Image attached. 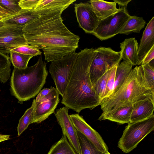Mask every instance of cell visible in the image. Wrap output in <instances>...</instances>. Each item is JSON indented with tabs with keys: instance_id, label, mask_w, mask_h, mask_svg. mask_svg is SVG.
I'll list each match as a JSON object with an SVG mask.
<instances>
[{
	"instance_id": "obj_1",
	"label": "cell",
	"mask_w": 154,
	"mask_h": 154,
	"mask_svg": "<svg viewBox=\"0 0 154 154\" xmlns=\"http://www.w3.org/2000/svg\"><path fill=\"white\" fill-rule=\"evenodd\" d=\"M61 15L56 12L40 16L23 28L28 44L42 50L48 62L71 54L78 47L79 37L68 29Z\"/></svg>"
},
{
	"instance_id": "obj_2",
	"label": "cell",
	"mask_w": 154,
	"mask_h": 154,
	"mask_svg": "<svg viewBox=\"0 0 154 154\" xmlns=\"http://www.w3.org/2000/svg\"><path fill=\"white\" fill-rule=\"evenodd\" d=\"M78 53L61 103L79 113L85 109H94L100 105V100L94 91L89 75L95 49L85 48Z\"/></svg>"
},
{
	"instance_id": "obj_3",
	"label": "cell",
	"mask_w": 154,
	"mask_h": 154,
	"mask_svg": "<svg viewBox=\"0 0 154 154\" xmlns=\"http://www.w3.org/2000/svg\"><path fill=\"white\" fill-rule=\"evenodd\" d=\"M146 98L154 100V91L145 85L141 66H136L115 93L101 100L100 105L102 112L98 119L102 121L104 117L120 108Z\"/></svg>"
},
{
	"instance_id": "obj_4",
	"label": "cell",
	"mask_w": 154,
	"mask_h": 154,
	"mask_svg": "<svg viewBox=\"0 0 154 154\" xmlns=\"http://www.w3.org/2000/svg\"><path fill=\"white\" fill-rule=\"evenodd\" d=\"M48 73L41 55L32 66L23 69L14 68L10 83L12 95L21 102L34 97L45 84Z\"/></svg>"
},
{
	"instance_id": "obj_5",
	"label": "cell",
	"mask_w": 154,
	"mask_h": 154,
	"mask_svg": "<svg viewBox=\"0 0 154 154\" xmlns=\"http://www.w3.org/2000/svg\"><path fill=\"white\" fill-rule=\"evenodd\" d=\"M118 143V147L128 153L136 148L138 143L154 129V115L146 119L129 123Z\"/></svg>"
},
{
	"instance_id": "obj_6",
	"label": "cell",
	"mask_w": 154,
	"mask_h": 154,
	"mask_svg": "<svg viewBox=\"0 0 154 154\" xmlns=\"http://www.w3.org/2000/svg\"><path fill=\"white\" fill-rule=\"evenodd\" d=\"M96 54L91 65L89 75L92 85L107 71L119 64L122 60L121 52L110 48H95Z\"/></svg>"
},
{
	"instance_id": "obj_7",
	"label": "cell",
	"mask_w": 154,
	"mask_h": 154,
	"mask_svg": "<svg viewBox=\"0 0 154 154\" xmlns=\"http://www.w3.org/2000/svg\"><path fill=\"white\" fill-rule=\"evenodd\" d=\"M78 56V53L75 52L52 61L50 64L49 72L54 82L56 89L62 96L69 82Z\"/></svg>"
},
{
	"instance_id": "obj_8",
	"label": "cell",
	"mask_w": 154,
	"mask_h": 154,
	"mask_svg": "<svg viewBox=\"0 0 154 154\" xmlns=\"http://www.w3.org/2000/svg\"><path fill=\"white\" fill-rule=\"evenodd\" d=\"M130 16L127 8H119L115 14L99 20L92 34L101 40L112 38L120 33Z\"/></svg>"
},
{
	"instance_id": "obj_9",
	"label": "cell",
	"mask_w": 154,
	"mask_h": 154,
	"mask_svg": "<svg viewBox=\"0 0 154 154\" xmlns=\"http://www.w3.org/2000/svg\"><path fill=\"white\" fill-rule=\"evenodd\" d=\"M23 26L5 24L0 27V52L8 54L15 48L28 45L23 36Z\"/></svg>"
},
{
	"instance_id": "obj_10",
	"label": "cell",
	"mask_w": 154,
	"mask_h": 154,
	"mask_svg": "<svg viewBox=\"0 0 154 154\" xmlns=\"http://www.w3.org/2000/svg\"><path fill=\"white\" fill-rule=\"evenodd\" d=\"M59 94L56 88L54 87L48 95L38 101H35L32 123H40L54 113L60 101Z\"/></svg>"
},
{
	"instance_id": "obj_11",
	"label": "cell",
	"mask_w": 154,
	"mask_h": 154,
	"mask_svg": "<svg viewBox=\"0 0 154 154\" xmlns=\"http://www.w3.org/2000/svg\"><path fill=\"white\" fill-rule=\"evenodd\" d=\"M69 109L66 106L57 109L54 113L63 132L78 154H81L77 131L68 114Z\"/></svg>"
},
{
	"instance_id": "obj_12",
	"label": "cell",
	"mask_w": 154,
	"mask_h": 154,
	"mask_svg": "<svg viewBox=\"0 0 154 154\" xmlns=\"http://www.w3.org/2000/svg\"><path fill=\"white\" fill-rule=\"evenodd\" d=\"M74 9L80 27L86 33L92 34L97 27L99 20L91 4L88 2L75 3Z\"/></svg>"
},
{
	"instance_id": "obj_13",
	"label": "cell",
	"mask_w": 154,
	"mask_h": 154,
	"mask_svg": "<svg viewBox=\"0 0 154 154\" xmlns=\"http://www.w3.org/2000/svg\"><path fill=\"white\" fill-rule=\"evenodd\" d=\"M76 130L83 134L94 146L103 152L107 153L108 148L102 137L85 121L78 113L69 115Z\"/></svg>"
},
{
	"instance_id": "obj_14",
	"label": "cell",
	"mask_w": 154,
	"mask_h": 154,
	"mask_svg": "<svg viewBox=\"0 0 154 154\" xmlns=\"http://www.w3.org/2000/svg\"><path fill=\"white\" fill-rule=\"evenodd\" d=\"M154 100L146 98L132 104L130 122L142 121L154 115Z\"/></svg>"
},
{
	"instance_id": "obj_15",
	"label": "cell",
	"mask_w": 154,
	"mask_h": 154,
	"mask_svg": "<svg viewBox=\"0 0 154 154\" xmlns=\"http://www.w3.org/2000/svg\"><path fill=\"white\" fill-rule=\"evenodd\" d=\"M75 0H40L35 9L33 10L40 16L53 13L63 12Z\"/></svg>"
},
{
	"instance_id": "obj_16",
	"label": "cell",
	"mask_w": 154,
	"mask_h": 154,
	"mask_svg": "<svg viewBox=\"0 0 154 154\" xmlns=\"http://www.w3.org/2000/svg\"><path fill=\"white\" fill-rule=\"evenodd\" d=\"M154 46V17L147 23L144 30L138 47V62L141 65L148 52Z\"/></svg>"
},
{
	"instance_id": "obj_17",
	"label": "cell",
	"mask_w": 154,
	"mask_h": 154,
	"mask_svg": "<svg viewBox=\"0 0 154 154\" xmlns=\"http://www.w3.org/2000/svg\"><path fill=\"white\" fill-rule=\"evenodd\" d=\"M40 16L33 10L21 9L15 13L4 17L1 21L4 24L24 26Z\"/></svg>"
},
{
	"instance_id": "obj_18",
	"label": "cell",
	"mask_w": 154,
	"mask_h": 154,
	"mask_svg": "<svg viewBox=\"0 0 154 154\" xmlns=\"http://www.w3.org/2000/svg\"><path fill=\"white\" fill-rule=\"evenodd\" d=\"M122 59L129 62L133 66L137 65L138 62V43L134 38L125 39L120 44Z\"/></svg>"
},
{
	"instance_id": "obj_19",
	"label": "cell",
	"mask_w": 154,
	"mask_h": 154,
	"mask_svg": "<svg viewBox=\"0 0 154 154\" xmlns=\"http://www.w3.org/2000/svg\"><path fill=\"white\" fill-rule=\"evenodd\" d=\"M91 4L97 17L99 20L104 19L116 12L118 9L115 2L101 0H91L88 1Z\"/></svg>"
},
{
	"instance_id": "obj_20",
	"label": "cell",
	"mask_w": 154,
	"mask_h": 154,
	"mask_svg": "<svg viewBox=\"0 0 154 154\" xmlns=\"http://www.w3.org/2000/svg\"><path fill=\"white\" fill-rule=\"evenodd\" d=\"M132 66L131 63L124 61L119 64L116 69L112 94L115 93L123 84L131 72Z\"/></svg>"
},
{
	"instance_id": "obj_21",
	"label": "cell",
	"mask_w": 154,
	"mask_h": 154,
	"mask_svg": "<svg viewBox=\"0 0 154 154\" xmlns=\"http://www.w3.org/2000/svg\"><path fill=\"white\" fill-rule=\"evenodd\" d=\"M132 105L121 107L104 117L102 120H107L120 124L130 122Z\"/></svg>"
},
{
	"instance_id": "obj_22",
	"label": "cell",
	"mask_w": 154,
	"mask_h": 154,
	"mask_svg": "<svg viewBox=\"0 0 154 154\" xmlns=\"http://www.w3.org/2000/svg\"><path fill=\"white\" fill-rule=\"evenodd\" d=\"M146 23L142 17L130 16L119 34L128 35L132 32L139 33L144 27Z\"/></svg>"
},
{
	"instance_id": "obj_23",
	"label": "cell",
	"mask_w": 154,
	"mask_h": 154,
	"mask_svg": "<svg viewBox=\"0 0 154 154\" xmlns=\"http://www.w3.org/2000/svg\"><path fill=\"white\" fill-rule=\"evenodd\" d=\"M48 154H78L66 136L63 134L60 139L51 147Z\"/></svg>"
},
{
	"instance_id": "obj_24",
	"label": "cell",
	"mask_w": 154,
	"mask_h": 154,
	"mask_svg": "<svg viewBox=\"0 0 154 154\" xmlns=\"http://www.w3.org/2000/svg\"><path fill=\"white\" fill-rule=\"evenodd\" d=\"M35 101V99L33 100L31 106L26 110L19 121L17 127L18 136H20L27 129L29 125L32 124L33 117Z\"/></svg>"
},
{
	"instance_id": "obj_25",
	"label": "cell",
	"mask_w": 154,
	"mask_h": 154,
	"mask_svg": "<svg viewBox=\"0 0 154 154\" xmlns=\"http://www.w3.org/2000/svg\"><path fill=\"white\" fill-rule=\"evenodd\" d=\"M77 134L81 154H102L103 152L83 134L78 131Z\"/></svg>"
},
{
	"instance_id": "obj_26",
	"label": "cell",
	"mask_w": 154,
	"mask_h": 154,
	"mask_svg": "<svg viewBox=\"0 0 154 154\" xmlns=\"http://www.w3.org/2000/svg\"><path fill=\"white\" fill-rule=\"evenodd\" d=\"M11 72V62L8 54L0 52V82L5 83L9 79Z\"/></svg>"
},
{
	"instance_id": "obj_27",
	"label": "cell",
	"mask_w": 154,
	"mask_h": 154,
	"mask_svg": "<svg viewBox=\"0 0 154 154\" xmlns=\"http://www.w3.org/2000/svg\"><path fill=\"white\" fill-rule=\"evenodd\" d=\"M10 59L14 68L24 69L28 66V62L33 56L23 54L11 51L10 52Z\"/></svg>"
},
{
	"instance_id": "obj_28",
	"label": "cell",
	"mask_w": 154,
	"mask_h": 154,
	"mask_svg": "<svg viewBox=\"0 0 154 154\" xmlns=\"http://www.w3.org/2000/svg\"><path fill=\"white\" fill-rule=\"evenodd\" d=\"M143 71L144 84L148 89L154 91V70L153 64L149 63L141 65Z\"/></svg>"
},
{
	"instance_id": "obj_29",
	"label": "cell",
	"mask_w": 154,
	"mask_h": 154,
	"mask_svg": "<svg viewBox=\"0 0 154 154\" xmlns=\"http://www.w3.org/2000/svg\"><path fill=\"white\" fill-rule=\"evenodd\" d=\"M110 70L106 72L93 86L97 96L101 100L103 98Z\"/></svg>"
},
{
	"instance_id": "obj_30",
	"label": "cell",
	"mask_w": 154,
	"mask_h": 154,
	"mask_svg": "<svg viewBox=\"0 0 154 154\" xmlns=\"http://www.w3.org/2000/svg\"><path fill=\"white\" fill-rule=\"evenodd\" d=\"M12 51L23 54L32 56L40 55L42 52L36 47L29 45H23L18 47Z\"/></svg>"
},
{
	"instance_id": "obj_31",
	"label": "cell",
	"mask_w": 154,
	"mask_h": 154,
	"mask_svg": "<svg viewBox=\"0 0 154 154\" xmlns=\"http://www.w3.org/2000/svg\"><path fill=\"white\" fill-rule=\"evenodd\" d=\"M119 64L116 65L110 70L103 98L109 96L112 93L116 69Z\"/></svg>"
},
{
	"instance_id": "obj_32",
	"label": "cell",
	"mask_w": 154,
	"mask_h": 154,
	"mask_svg": "<svg viewBox=\"0 0 154 154\" xmlns=\"http://www.w3.org/2000/svg\"><path fill=\"white\" fill-rule=\"evenodd\" d=\"M20 0H0V5L12 14L19 11L22 9L20 6Z\"/></svg>"
},
{
	"instance_id": "obj_33",
	"label": "cell",
	"mask_w": 154,
	"mask_h": 154,
	"mask_svg": "<svg viewBox=\"0 0 154 154\" xmlns=\"http://www.w3.org/2000/svg\"><path fill=\"white\" fill-rule=\"evenodd\" d=\"M40 0H20L19 4L22 9L34 10Z\"/></svg>"
},
{
	"instance_id": "obj_34",
	"label": "cell",
	"mask_w": 154,
	"mask_h": 154,
	"mask_svg": "<svg viewBox=\"0 0 154 154\" xmlns=\"http://www.w3.org/2000/svg\"><path fill=\"white\" fill-rule=\"evenodd\" d=\"M154 58V46L148 52L142 61L141 65H144L149 63Z\"/></svg>"
},
{
	"instance_id": "obj_35",
	"label": "cell",
	"mask_w": 154,
	"mask_h": 154,
	"mask_svg": "<svg viewBox=\"0 0 154 154\" xmlns=\"http://www.w3.org/2000/svg\"><path fill=\"white\" fill-rule=\"evenodd\" d=\"M53 88L51 86L50 88H44L41 90L35 99V101H38L43 97L48 95L52 90Z\"/></svg>"
},
{
	"instance_id": "obj_36",
	"label": "cell",
	"mask_w": 154,
	"mask_h": 154,
	"mask_svg": "<svg viewBox=\"0 0 154 154\" xmlns=\"http://www.w3.org/2000/svg\"><path fill=\"white\" fill-rule=\"evenodd\" d=\"M114 2H115L116 4L117 3L119 6V8H126L128 6V4L131 1V0H113Z\"/></svg>"
},
{
	"instance_id": "obj_37",
	"label": "cell",
	"mask_w": 154,
	"mask_h": 154,
	"mask_svg": "<svg viewBox=\"0 0 154 154\" xmlns=\"http://www.w3.org/2000/svg\"><path fill=\"white\" fill-rule=\"evenodd\" d=\"M0 14L6 16H9L12 14L9 11L4 8L0 5Z\"/></svg>"
},
{
	"instance_id": "obj_38",
	"label": "cell",
	"mask_w": 154,
	"mask_h": 154,
	"mask_svg": "<svg viewBox=\"0 0 154 154\" xmlns=\"http://www.w3.org/2000/svg\"><path fill=\"white\" fill-rule=\"evenodd\" d=\"M10 135L0 134V142L9 139Z\"/></svg>"
},
{
	"instance_id": "obj_39",
	"label": "cell",
	"mask_w": 154,
	"mask_h": 154,
	"mask_svg": "<svg viewBox=\"0 0 154 154\" xmlns=\"http://www.w3.org/2000/svg\"><path fill=\"white\" fill-rule=\"evenodd\" d=\"M4 24L1 21H0V27L3 26Z\"/></svg>"
},
{
	"instance_id": "obj_40",
	"label": "cell",
	"mask_w": 154,
	"mask_h": 154,
	"mask_svg": "<svg viewBox=\"0 0 154 154\" xmlns=\"http://www.w3.org/2000/svg\"><path fill=\"white\" fill-rule=\"evenodd\" d=\"M8 16H6L2 14H0V17H6Z\"/></svg>"
},
{
	"instance_id": "obj_41",
	"label": "cell",
	"mask_w": 154,
	"mask_h": 154,
	"mask_svg": "<svg viewBox=\"0 0 154 154\" xmlns=\"http://www.w3.org/2000/svg\"><path fill=\"white\" fill-rule=\"evenodd\" d=\"M0 17V21L2 20V19L4 17Z\"/></svg>"
},
{
	"instance_id": "obj_42",
	"label": "cell",
	"mask_w": 154,
	"mask_h": 154,
	"mask_svg": "<svg viewBox=\"0 0 154 154\" xmlns=\"http://www.w3.org/2000/svg\"><path fill=\"white\" fill-rule=\"evenodd\" d=\"M102 154H111L109 152H108L107 153H104V152H103Z\"/></svg>"
},
{
	"instance_id": "obj_43",
	"label": "cell",
	"mask_w": 154,
	"mask_h": 154,
	"mask_svg": "<svg viewBox=\"0 0 154 154\" xmlns=\"http://www.w3.org/2000/svg\"></svg>"
}]
</instances>
